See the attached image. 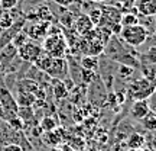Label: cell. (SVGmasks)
I'll use <instances>...</instances> for the list:
<instances>
[{
  "label": "cell",
  "mask_w": 156,
  "mask_h": 151,
  "mask_svg": "<svg viewBox=\"0 0 156 151\" xmlns=\"http://www.w3.org/2000/svg\"><path fill=\"white\" fill-rule=\"evenodd\" d=\"M39 89H41V87H39L38 81H35L32 78H23V80H20L19 84H17V90H19V92H23V93L36 95Z\"/></svg>",
  "instance_id": "12"
},
{
  "label": "cell",
  "mask_w": 156,
  "mask_h": 151,
  "mask_svg": "<svg viewBox=\"0 0 156 151\" xmlns=\"http://www.w3.org/2000/svg\"><path fill=\"white\" fill-rule=\"evenodd\" d=\"M93 2H98V3H103V2H107V0H93Z\"/></svg>",
  "instance_id": "39"
},
{
  "label": "cell",
  "mask_w": 156,
  "mask_h": 151,
  "mask_svg": "<svg viewBox=\"0 0 156 151\" xmlns=\"http://www.w3.org/2000/svg\"><path fill=\"white\" fill-rule=\"evenodd\" d=\"M132 73H133V68L130 67H124L123 66L122 67V70H120V74H122V77H126V76H132Z\"/></svg>",
  "instance_id": "34"
},
{
  "label": "cell",
  "mask_w": 156,
  "mask_h": 151,
  "mask_svg": "<svg viewBox=\"0 0 156 151\" xmlns=\"http://www.w3.org/2000/svg\"><path fill=\"white\" fill-rule=\"evenodd\" d=\"M88 17L91 19V22L94 23V26H97L101 17V9H91L88 13Z\"/></svg>",
  "instance_id": "28"
},
{
  "label": "cell",
  "mask_w": 156,
  "mask_h": 151,
  "mask_svg": "<svg viewBox=\"0 0 156 151\" xmlns=\"http://www.w3.org/2000/svg\"><path fill=\"white\" fill-rule=\"evenodd\" d=\"M143 151H153V150H151V148H142Z\"/></svg>",
  "instance_id": "40"
},
{
  "label": "cell",
  "mask_w": 156,
  "mask_h": 151,
  "mask_svg": "<svg viewBox=\"0 0 156 151\" xmlns=\"http://www.w3.org/2000/svg\"><path fill=\"white\" fill-rule=\"evenodd\" d=\"M149 112L151 109H149L147 100H133V105L130 106V115L137 121H142Z\"/></svg>",
  "instance_id": "11"
},
{
  "label": "cell",
  "mask_w": 156,
  "mask_h": 151,
  "mask_svg": "<svg viewBox=\"0 0 156 151\" xmlns=\"http://www.w3.org/2000/svg\"><path fill=\"white\" fill-rule=\"evenodd\" d=\"M42 54H44L42 47L36 41H32V39H28L25 44L17 48V55L26 62H35Z\"/></svg>",
  "instance_id": "6"
},
{
  "label": "cell",
  "mask_w": 156,
  "mask_h": 151,
  "mask_svg": "<svg viewBox=\"0 0 156 151\" xmlns=\"http://www.w3.org/2000/svg\"><path fill=\"white\" fill-rule=\"evenodd\" d=\"M147 29L143 26V25H133V26H124L122 28V32H120V36L122 39L130 47H140L146 42L147 39Z\"/></svg>",
  "instance_id": "4"
},
{
  "label": "cell",
  "mask_w": 156,
  "mask_h": 151,
  "mask_svg": "<svg viewBox=\"0 0 156 151\" xmlns=\"http://www.w3.org/2000/svg\"><path fill=\"white\" fill-rule=\"evenodd\" d=\"M15 99H16L17 106H32L35 102H36L35 95H30V93H23V92H19Z\"/></svg>",
  "instance_id": "16"
},
{
  "label": "cell",
  "mask_w": 156,
  "mask_h": 151,
  "mask_svg": "<svg viewBox=\"0 0 156 151\" xmlns=\"http://www.w3.org/2000/svg\"><path fill=\"white\" fill-rule=\"evenodd\" d=\"M68 92L67 87L64 86L61 80H54V96H55L56 99L59 100V99H65L68 96Z\"/></svg>",
  "instance_id": "19"
},
{
  "label": "cell",
  "mask_w": 156,
  "mask_h": 151,
  "mask_svg": "<svg viewBox=\"0 0 156 151\" xmlns=\"http://www.w3.org/2000/svg\"><path fill=\"white\" fill-rule=\"evenodd\" d=\"M137 23H139V17L136 15V10L123 15L122 21H120V25H122L123 28L124 26H133V25H137Z\"/></svg>",
  "instance_id": "21"
},
{
  "label": "cell",
  "mask_w": 156,
  "mask_h": 151,
  "mask_svg": "<svg viewBox=\"0 0 156 151\" xmlns=\"http://www.w3.org/2000/svg\"><path fill=\"white\" fill-rule=\"evenodd\" d=\"M146 64H156V45L151 47L149 50L146 51V54L143 55Z\"/></svg>",
  "instance_id": "24"
},
{
  "label": "cell",
  "mask_w": 156,
  "mask_h": 151,
  "mask_svg": "<svg viewBox=\"0 0 156 151\" xmlns=\"http://www.w3.org/2000/svg\"><path fill=\"white\" fill-rule=\"evenodd\" d=\"M94 23L91 22V19L88 17V15H80L74 22V29L80 36H85L87 34H90L94 29Z\"/></svg>",
  "instance_id": "8"
},
{
  "label": "cell",
  "mask_w": 156,
  "mask_h": 151,
  "mask_svg": "<svg viewBox=\"0 0 156 151\" xmlns=\"http://www.w3.org/2000/svg\"><path fill=\"white\" fill-rule=\"evenodd\" d=\"M19 0H0V7L2 10H12L15 9Z\"/></svg>",
  "instance_id": "27"
},
{
  "label": "cell",
  "mask_w": 156,
  "mask_h": 151,
  "mask_svg": "<svg viewBox=\"0 0 156 151\" xmlns=\"http://www.w3.org/2000/svg\"><path fill=\"white\" fill-rule=\"evenodd\" d=\"M6 122H7V125L13 129H22L23 126H25V123L22 122V119L19 116H13V118H10V119H7Z\"/></svg>",
  "instance_id": "26"
},
{
  "label": "cell",
  "mask_w": 156,
  "mask_h": 151,
  "mask_svg": "<svg viewBox=\"0 0 156 151\" xmlns=\"http://www.w3.org/2000/svg\"><path fill=\"white\" fill-rule=\"evenodd\" d=\"M26 41H28V35H25V34H22V32H20V34H17L16 36L13 38V45H15L16 48H19V47H20V45H23Z\"/></svg>",
  "instance_id": "29"
},
{
  "label": "cell",
  "mask_w": 156,
  "mask_h": 151,
  "mask_svg": "<svg viewBox=\"0 0 156 151\" xmlns=\"http://www.w3.org/2000/svg\"><path fill=\"white\" fill-rule=\"evenodd\" d=\"M42 50L46 55L54 57V58H64L65 52L68 50V44L61 31H58L56 28H49L48 36L44 39V45Z\"/></svg>",
  "instance_id": "2"
},
{
  "label": "cell",
  "mask_w": 156,
  "mask_h": 151,
  "mask_svg": "<svg viewBox=\"0 0 156 151\" xmlns=\"http://www.w3.org/2000/svg\"><path fill=\"white\" fill-rule=\"evenodd\" d=\"M39 126H41V129H42L44 132H51V131H55V129L58 128V123H56V121L54 118L45 116L44 119L41 121Z\"/></svg>",
  "instance_id": "20"
},
{
  "label": "cell",
  "mask_w": 156,
  "mask_h": 151,
  "mask_svg": "<svg viewBox=\"0 0 156 151\" xmlns=\"http://www.w3.org/2000/svg\"><path fill=\"white\" fill-rule=\"evenodd\" d=\"M0 151H23V148L17 144H6L0 148Z\"/></svg>",
  "instance_id": "33"
},
{
  "label": "cell",
  "mask_w": 156,
  "mask_h": 151,
  "mask_svg": "<svg viewBox=\"0 0 156 151\" xmlns=\"http://www.w3.org/2000/svg\"><path fill=\"white\" fill-rule=\"evenodd\" d=\"M127 151H143V150H127Z\"/></svg>",
  "instance_id": "41"
},
{
  "label": "cell",
  "mask_w": 156,
  "mask_h": 151,
  "mask_svg": "<svg viewBox=\"0 0 156 151\" xmlns=\"http://www.w3.org/2000/svg\"><path fill=\"white\" fill-rule=\"evenodd\" d=\"M0 119H5V112H3V108L0 105Z\"/></svg>",
  "instance_id": "37"
},
{
  "label": "cell",
  "mask_w": 156,
  "mask_h": 151,
  "mask_svg": "<svg viewBox=\"0 0 156 151\" xmlns=\"http://www.w3.org/2000/svg\"><path fill=\"white\" fill-rule=\"evenodd\" d=\"M44 142L52 147H58L59 144H62L61 131L55 129V131H51V132H44Z\"/></svg>",
  "instance_id": "14"
},
{
  "label": "cell",
  "mask_w": 156,
  "mask_h": 151,
  "mask_svg": "<svg viewBox=\"0 0 156 151\" xmlns=\"http://www.w3.org/2000/svg\"><path fill=\"white\" fill-rule=\"evenodd\" d=\"M142 122H143L146 129H149V131H156V112H149L143 119H142Z\"/></svg>",
  "instance_id": "23"
},
{
  "label": "cell",
  "mask_w": 156,
  "mask_h": 151,
  "mask_svg": "<svg viewBox=\"0 0 156 151\" xmlns=\"http://www.w3.org/2000/svg\"><path fill=\"white\" fill-rule=\"evenodd\" d=\"M94 76L95 73L94 71H90V70H81V77H83V81H85V83H91L93 80H94Z\"/></svg>",
  "instance_id": "30"
},
{
  "label": "cell",
  "mask_w": 156,
  "mask_h": 151,
  "mask_svg": "<svg viewBox=\"0 0 156 151\" xmlns=\"http://www.w3.org/2000/svg\"><path fill=\"white\" fill-rule=\"evenodd\" d=\"M81 67L84 70H90V71H94L98 68V58L95 55H84L81 60Z\"/></svg>",
  "instance_id": "17"
},
{
  "label": "cell",
  "mask_w": 156,
  "mask_h": 151,
  "mask_svg": "<svg viewBox=\"0 0 156 151\" xmlns=\"http://www.w3.org/2000/svg\"><path fill=\"white\" fill-rule=\"evenodd\" d=\"M156 89V86L153 83H151L147 78L142 77L137 78L129 84V96L133 100H147V97L153 93V90Z\"/></svg>",
  "instance_id": "5"
},
{
  "label": "cell",
  "mask_w": 156,
  "mask_h": 151,
  "mask_svg": "<svg viewBox=\"0 0 156 151\" xmlns=\"http://www.w3.org/2000/svg\"><path fill=\"white\" fill-rule=\"evenodd\" d=\"M126 144H127L129 150H142V148L145 147V144H146V140H145V137H143L142 134L134 132V134H132L127 138Z\"/></svg>",
  "instance_id": "13"
},
{
  "label": "cell",
  "mask_w": 156,
  "mask_h": 151,
  "mask_svg": "<svg viewBox=\"0 0 156 151\" xmlns=\"http://www.w3.org/2000/svg\"><path fill=\"white\" fill-rule=\"evenodd\" d=\"M134 10L142 16H155L156 15V0H136Z\"/></svg>",
  "instance_id": "10"
},
{
  "label": "cell",
  "mask_w": 156,
  "mask_h": 151,
  "mask_svg": "<svg viewBox=\"0 0 156 151\" xmlns=\"http://www.w3.org/2000/svg\"><path fill=\"white\" fill-rule=\"evenodd\" d=\"M54 2L58 3V5H61V6H69L74 3V0H54Z\"/></svg>",
  "instance_id": "36"
},
{
  "label": "cell",
  "mask_w": 156,
  "mask_h": 151,
  "mask_svg": "<svg viewBox=\"0 0 156 151\" xmlns=\"http://www.w3.org/2000/svg\"><path fill=\"white\" fill-rule=\"evenodd\" d=\"M68 145L71 147L74 151H83L84 148H85V141L84 140H81V138H73V141L68 144Z\"/></svg>",
  "instance_id": "25"
},
{
  "label": "cell",
  "mask_w": 156,
  "mask_h": 151,
  "mask_svg": "<svg viewBox=\"0 0 156 151\" xmlns=\"http://www.w3.org/2000/svg\"><path fill=\"white\" fill-rule=\"evenodd\" d=\"M122 13L119 12L117 7H113V6H107V7H103L101 9V17L98 21V28H104L107 31H110L112 35H120L122 32V25H120V21H122Z\"/></svg>",
  "instance_id": "3"
},
{
  "label": "cell",
  "mask_w": 156,
  "mask_h": 151,
  "mask_svg": "<svg viewBox=\"0 0 156 151\" xmlns=\"http://www.w3.org/2000/svg\"><path fill=\"white\" fill-rule=\"evenodd\" d=\"M0 105H2L3 112H5V119L3 121H7V119H10L13 116H17L19 106L16 103V99L6 87H0Z\"/></svg>",
  "instance_id": "7"
},
{
  "label": "cell",
  "mask_w": 156,
  "mask_h": 151,
  "mask_svg": "<svg viewBox=\"0 0 156 151\" xmlns=\"http://www.w3.org/2000/svg\"><path fill=\"white\" fill-rule=\"evenodd\" d=\"M143 77L156 86V64H145L143 66Z\"/></svg>",
  "instance_id": "22"
},
{
  "label": "cell",
  "mask_w": 156,
  "mask_h": 151,
  "mask_svg": "<svg viewBox=\"0 0 156 151\" xmlns=\"http://www.w3.org/2000/svg\"><path fill=\"white\" fill-rule=\"evenodd\" d=\"M83 151H98L97 148H94V147H88V148H84Z\"/></svg>",
  "instance_id": "38"
},
{
  "label": "cell",
  "mask_w": 156,
  "mask_h": 151,
  "mask_svg": "<svg viewBox=\"0 0 156 151\" xmlns=\"http://www.w3.org/2000/svg\"><path fill=\"white\" fill-rule=\"evenodd\" d=\"M56 151H74V150L68 145L67 142H64V144H59V145L56 147Z\"/></svg>",
  "instance_id": "35"
},
{
  "label": "cell",
  "mask_w": 156,
  "mask_h": 151,
  "mask_svg": "<svg viewBox=\"0 0 156 151\" xmlns=\"http://www.w3.org/2000/svg\"><path fill=\"white\" fill-rule=\"evenodd\" d=\"M34 64L54 80L62 81L64 78L68 77V62L65 58H54V57L46 55L44 52Z\"/></svg>",
  "instance_id": "1"
},
{
  "label": "cell",
  "mask_w": 156,
  "mask_h": 151,
  "mask_svg": "<svg viewBox=\"0 0 156 151\" xmlns=\"http://www.w3.org/2000/svg\"><path fill=\"white\" fill-rule=\"evenodd\" d=\"M147 105H149L151 112H156V89L153 90V93L147 97Z\"/></svg>",
  "instance_id": "31"
},
{
  "label": "cell",
  "mask_w": 156,
  "mask_h": 151,
  "mask_svg": "<svg viewBox=\"0 0 156 151\" xmlns=\"http://www.w3.org/2000/svg\"><path fill=\"white\" fill-rule=\"evenodd\" d=\"M49 28H51L49 22H36L30 26L28 36L32 39V41H36V39H45L46 36H48Z\"/></svg>",
  "instance_id": "9"
},
{
  "label": "cell",
  "mask_w": 156,
  "mask_h": 151,
  "mask_svg": "<svg viewBox=\"0 0 156 151\" xmlns=\"http://www.w3.org/2000/svg\"><path fill=\"white\" fill-rule=\"evenodd\" d=\"M120 5H122L123 9H126V10H132V9H134L136 0H120Z\"/></svg>",
  "instance_id": "32"
},
{
  "label": "cell",
  "mask_w": 156,
  "mask_h": 151,
  "mask_svg": "<svg viewBox=\"0 0 156 151\" xmlns=\"http://www.w3.org/2000/svg\"><path fill=\"white\" fill-rule=\"evenodd\" d=\"M34 108L32 106H19L17 109V116L22 119L23 123H28L34 119Z\"/></svg>",
  "instance_id": "18"
},
{
  "label": "cell",
  "mask_w": 156,
  "mask_h": 151,
  "mask_svg": "<svg viewBox=\"0 0 156 151\" xmlns=\"http://www.w3.org/2000/svg\"><path fill=\"white\" fill-rule=\"evenodd\" d=\"M15 25V15L10 10H2L0 12V29H6L12 28Z\"/></svg>",
  "instance_id": "15"
}]
</instances>
